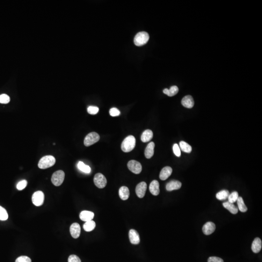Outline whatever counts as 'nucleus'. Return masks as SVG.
Masks as SVG:
<instances>
[{
  "label": "nucleus",
  "instance_id": "f257e3e1",
  "mask_svg": "<svg viewBox=\"0 0 262 262\" xmlns=\"http://www.w3.org/2000/svg\"><path fill=\"white\" fill-rule=\"evenodd\" d=\"M136 138L134 136H129L122 142L121 146V150L125 152L132 151L136 146Z\"/></svg>",
  "mask_w": 262,
  "mask_h": 262
},
{
  "label": "nucleus",
  "instance_id": "f03ea898",
  "mask_svg": "<svg viewBox=\"0 0 262 262\" xmlns=\"http://www.w3.org/2000/svg\"><path fill=\"white\" fill-rule=\"evenodd\" d=\"M55 158L52 155H46L41 158L39 161L38 166L41 169H46L53 166L55 163Z\"/></svg>",
  "mask_w": 262,
  "mask_h": 262
},
{
  "label": "nucleus",
  "instance_id": "7ed1b4c3",
  "mask_svg": "<svg viewBox=\"0 0 262 262\" xmlns=\"http://www.w3.org/2000/svg\"><path fill=\"white\" fill-rule=\"evenodd\" d=\"M149 37L148 33L141 32L138 33L134 38V43L137 46H141L148 42Z\"/></svg>",
  "mask_w": 262,
  "mask_h": 262
},
{
  "label": "nucleus",
  "instance_id": "20e7f679",
  "mask_svg": "<svg viewBox=\"0 0 262 262\" xmlns=\"http://www.w3.org/2000/svg\"><path fill=\"white\" fill-rule=\"evenodd\" d=\"M65 179V173L63 171H56L53 174L51 178L52 183L54 186L58 187L61 185Z\"/></svg>",
  "mask_w": 262,
  "mask_h": 262
},
{
  "label": "nucleus",
  "instance_id": "39448f33",
  "mask_svg": "<svg viewBox=\"0 0 262 262\" xmlns=\"http://www.w3.org/2000/svg\"><path fill=\"white\" fill-rule=\"evenodd\" d=\"M100 138V137L98 134L96 132H92L85 136L84 139V145L86 147H89L98 141Z\"/></svg>",
  "mask_w": 262,
  "mask_h": 262
},
{
  "label": "nucleus",
  "instance_id": "423d86ee",
  "mask_svg": "<svg viewBox=\"0 0 262 262\" xmlns=\"http://www.w3.org/2000/svg\"><path fill=\"white\" fill-rule=\"evenodd\" d=\"M33 203L37 206L43 204L44 201V194L41 191H38L33 193L32 198Z\"/></svg>",
  "mask_w": 262,
  "mask_h": 262
},
{
  "label": "nucleus",
  "instance_id": "0eeeda50",
  "mask_svg": "<svg viewBox=\"0 0 262 262\" xmlns=\"http://www.w3.org/2000/svg\"><path fill=\"white\" fill-rule=\"evenodd\" d=\"M94 182L97 188H103L106 186L107 180L104 175L98 173L94 176Z\"/></svg>",
  "mask_w": 262,
  "mask_h": 262
},
{
  "label": "nucleus",
  "instance_id": "6e6552de",
  "mask_svg": "<svg viewBox=\"0 0 262 262\" xmlns=\"http://www.w3.org/2000/svg\"><path fill=\"white\" fill-rule=\"evenodd\" d=\"M128 167L131 172L136 174L140 173L142 171L141 165L139 162L135 160H131L127 164Z\"/></svg>",
  "mask_w": 262,
  "mask_h": 262
},
{
  "label": "nucleus",
  "instance_id": "1a4fd4ad",
  "mask_svg": "<svg viewBox=\"0 0 262 262\" xmlns=\"http://www.w3.org/2000/svg\"><path fill=\"white\" fill-rule=\"evenodd\" d=\"M147 188V183L144 182H142L137 184L136 187V192L138 198H143L145 196Z\"/></svg>",
  "mask_w": 262,
  "mask_h": 262
},
{
  "label": "nucleus",
  "instance_id": "9d476101",
  "mask_svg": "<svg viewBox=\"0 0 262 262\" xmlns=\"http://www.w3.org/2000/svg\"><path fill=\"white\" fill-rule=\"evenodd\" d=\"M70 233L74 239H77L81 234V227L77 223H74L70 227Z\"/></svg>",
  "mask_w": 262,
  "mask_h": 262
},
{
  "label": "nucleus",
  "instance_id": "9b49d317",
  "mask_svg": "<svg viewBox=\"0 0 262 262\" xmlns=\"http://www.w3.org/2000/svg\"><path fill=\"white\" fill-rule=\"evenodd\" d=\"M130 241L132 244L137 245L140 243V237L137 231L134 229L130 230L129 233Z\"/></svg>",
  "mask_w": 262,
  "mask_h": 262
},
{
  "label": "nucleus",
  "instance_id": "f8f14e48",
  "mask_svg": "<svg viewBox=\"0 0 262 262\" xmlns=\"http://www.w3.org/2000/svg\"><path fill=\"white\" fill-rule=\"evenodd\" d=\"M216 225L212 222H208L204 225L203 228V233L205 235H210L215 232Z\"/></svg>",
  "mask_w": 262,
  "mask_h": 262
},
{
  "label": "nucleus",
  "instance_id": "ddd939ff",
  "mask_svg": "<svg viewBox=\"0 0 262 262\" xmlns=\"http://www.w3.org/2000/svg\"><path fill=\"white\" fill-rule=\"evenodd\" d=\"M182 187V183L180 181L172 180L169 182L166 185V189L167 191H172L174 190H178Z\"/></svg>",
  "mask_w": 262,
  "mask_h": 262
},
{
  "label": "nucleus",
  "instance_id": "4468645a",
  "mask_svg": "<svg viewBox=\"0 0 262 262\" xmlns=\"http://www.w3.org/2000/svg\"><path fill=\"white\" fill-rule=\"evenodd\" d=\"M182 105L186 108H191L194 106V100L193 97L190 95H187L182 98Z\"/></svg>",
  "mask_w": 262,
  "mask_h": 262
},
{
  "label": "nucleus",
  "instance_id": "2eb2a0df",
  "mask_svg": "<svg viewBox=\"0 0 262 262\" xmlns=\"http://www.w3.org/2000/svg\"><path fill=\"white\" fill-rule=\"evenodd\" d=\"M172 172V169L170 167H166L161 170L160 173V179L161 180H166L169 176H171Z\"/></svg>",
  "mask_w": 262,
  "mask_h": 262
},
{
  "label": "nucleus",
  "instance_id": "dca6fc26",
  "mask_svg": "<svg viewBox=\"0 0 262 262\" xmlns=\"http://www.w3.org/2000/svg\"><path fill=\"white\" fill-rule=\"evenodd\" d=\"M94 217V213L92 212L83 211L80 214V218L82 221H89L92 220Z\"/></svg>",
  "mask_w": 262,
  "mask_h": 262
},
{
  "label": "nucleus",
  "instance_id": "f3484780",
  "mask_svg": "<svg viewBox=\"0 0 262 262\" xmlns=\"http://www.w3.org/2000/svg\"><path fill=\"white\" fill-rule=\"evenodd\" d=\"M150 191L154 196L158 195L160 193L159 183L157 180H153L150 183Z\"/></svg>",
  "mask_w": 262,
  "mask_h": 262
},
{
  "label": "nucleus",
  "instance_id": "a211bd4d",
  "mask_svg": "<svg viewBox=\"0 0 262 262\" xmlns=\"http://www.w3.org/2000/svg\"><path fill=\"white\" fill-rule=\"evenodd\" d=\"M262 247V241L258 237H256L252 242L251 249L254 253H258L261 250Z\"/></svg>",
  "mask_w": 262,
  "mask_h": 262
},
{
  "label": "nucleus",
  "instance_id": "6ab92c4d",
  "mask_svg": "<svg viewBox=\"0 0 262 262\" xmlns=\"http://www.w3.org/2000/svg\"><path fill=\"white\" fill-rule=\"evenodd\" d=\"M155 147V144L153 142H151L149 143L146 148L145 151V155L147 159H150L152 157L154 154V149Z\"/></svg>",
  "mask_w": 262,
  "mask_h": 262
},
{
  "label": "nucleus",
  "instance_id": "aec40b11",
  "mask_svg": "<svg viewBox=\"0 0 262 262\" xmlns=\"http://www.w3.org/2000/svg\"><path fill=\"white\" fill-rule=\"evenodd\" d=\"M119 196L121 200L125 201L128 199L130 196V191L127 187H121L119 189Z\"/></svg>",
  "mask_w": 262,
  "mask_h": 262
},
{
  "label": "nucleus",
  "instance_id": "412c9836",
  "mask_svg": "<svg viewBox=\"0 0 262 262\" xmlns=\"http://www.w3.org/2000/svg\"><path fill=\"white\" fill-rule=\"evenodd\" d=\"M153 137V133L151 130H146L142 134L141 139L143 142L150 141Z\"/></svg>",
  "mask_w": 262,
  "mask_h": 262
},
{
  "label": "nucleus",
  "instance_id": "4be33fe9",
  "mask_svg": "<svg viewBox=\"0 0 262 262\" xmlns=\"http://www.w3.org/2000/svg\"><path fill=\"white\" fill-rule=\"evenodd\" d=\"M223 206L233 214H236L239 212L238 208L234 204V203L230 202H227L223 203Z\"/></svg>",
  "mask_w": 262,
  "mask_h": 262
},
{
  "label": "nucleus",
  "instance_id": "5701e85b",
  "mask_svg": "<svg viewBox=\"0 0 262 262\" xmlns=\"http://www.w3.org/2000/svg\"><path fill=\"white\" fill-rule=\"evenodd\" d=\"M179 89L176 85L172 86L169 89H165L163 90L164 94H166L169 97H172L178 93Z\"/></svg>",
  "mask_w": 262,
  "mask_h": 262
},
{
  "label": "nucleus",
  "instance_id": "b1692460",
  "mask_svg": "<svg viewBox=\"0 0 262 262\" xmlns=\"http://www.w3.org/2000/svg\"><path fill=\"white\" fill-rule=\"evenodd\" d=\"M96 223L93 220L86 221L83 225L84 229L86 232H91L95 229Z\"/></svg>",
  "mask_w": 262,
  "mask_h": 262
},
{
  "label": "nucleus",
  "instance_id": "393cba45",
  "mask_svg": "<svg viewBox=\"0 0 262 262\" xmlns=\"http://www.w3.org/2000/svg\"><path fill=\"white\" fill-rule=\"evenodd\" d=\"M236 202H237L238 208H239L238 209L241 212L244 213L247 211L248 208L245 205L244 200L242 198L239 197Z\"/></svg>",
  "mask_w": 262,
  "mask_h": 262
},
{
  "label": "nucleus",
  "instance_id": "a878e982",
  "mask_svg": "<svg viewBox=\"0 0 262 262\" xmlns=\"http://www.w3.org/2000/svg\"><path fill=\"white\" fill-rule=\"evenodd\" d=\"M180 148L182 151L187 153H189L192 151V147L186 142L182 141L180 142Z\"/></svg>",
  "mask_w": 262,
  "mask_h": 262
},
{
  "label": "nucleus",
  "instance_id": "bb28decb",
  "mask_svg": "<svg viewBox=\"0 0 262 262\" xmlns=\"http://www.w3.org/2000/svg\"><path fill=\"white\" fill-rule=\"evenodd\" d=\"M229 195V191L227 190H223L218 192L216 195L217 199L220 201L225 200L228 197Z\"/></svg>",
  "mask_w": 262,
  "mask_h": 262
},
{
  "label": "nucleus",
  "instance_id": "cd10ccee",
  "mask_svg": "<svg viewBox=\"0 0 262 262\" xmlns=\"http://www.w3.org/2000/svg\"><path fill=\"white\" fill-rule=\"evenodd\" d=\"M77 167L79 170L82 171V172L86 173H90V172L91 168L90 167L85 165L83 162L79 161L78 163Z\"/></svg>",
  "mask_w": 262,
  "mask_h": 262
},
{
  "label": "nucleus",
  "instance_id": "c85d7f7f",
  "mask_svg": "<svg viewBox=\"0 0 262 262\" xmlns=\"http://www.w3.org/2000/svg\"><path fill=\"white\" fill-rule=\"evenodd\" d=\"M239 196V193L236 191L232 192L230 195H229V196L228 197V201L230 203H234L237 201V199Z\"/></svg>",
  "mask_w": 262,
  "mask_h": 262
},
{
  "label": "nucleus",
  "instance_id": "c756f323",
  "mask_svg": "<svg viewBox=\"0 0 262 262\" xmlns=\"http://www.w3.org/2000/svg\"><path fill=\"white\" fill-rule=\"evenodd\" d=\"M8 218V212L3 207L0 206V220L4 221Z\"/></svg>",
  "mask_w": 262,
  "mask_h": 262
},
{
  "label": "nucleus",
  "instance_id": "7c9ffc66",
  "mask_svg": "<svg viewBox=\"0 0 262 262\" xmlns=\"http://www.w3.org/2000/svg\"><path fill=\"white\" fill-rule=\"evenodd\" d=\"M10 100V97L7 94H3L0 95V103L7 104L9 103Z\"/></svg>",
  "mask_w": 262,
  "mask_h": 262
},
{
  "label": "nucleus",
  "instance_id": "2f4dec72",
  "mask_svg": "<svg viewBox=\"0 0 262 262\" xmlns=\"http://www.w3.org/2000/svg\"><path fill=\"white\" fill-rule=\"evenodd\" d=\"M99 111V109L97 106H90L87 108V112L91 115L97 114L98 113Z\"/></svg>",
  "mask_w": 262,
  "mask_h": 262
},
{
  "label": "nucleus",
  "instance_id": "473e14b6",
  "mask_svg": "<svg viewBox=\"0 0 262 262\" xmlns=\"http://www.w3.org/2000/svg\"><path fill=\"white\" fill-rule=\"evenodd\" d=\"M27 184V181L25 180L21 181L18 183L17 185V188L18 190H23V189L26 188Z\"/></svg>",
  "mask_w": 262,
  "mask_h": 262
},
{
  "label": "nucleus",
  "instance_id": "72a5a7b5",
  "mask_svg": "<svg viewBox=\"0 0 262 262\" xmlns=\"http://www.w3.org/2000/svg\"><path fill=\"white\" fill-rule=\"evenodd\" d=\"M173 152L175 155L177 156V157H180L181 154L180 148L177 144H174L173 146Z\"/></svg>",
  "mask_w": 262,
  "mask_h": 262
},
{
  "label": "nucleus",
  "instance_id": "f704fd0d",
  "mask_svg": "<svg viewBox=\"0 0 262 262\" xmlns=\"http://www.w3.org/2000/svg\"><path fill=\"white\" fill-rule=\"evenodd\" d=\"M15 262H32L31 259L26 256H21L16 260Z\"/></svg>",
  "mask_w": 262,
  "mask_h": 262
},
{
  "label": "nucleus",
  "instance_id": "c9c22d12",
  "mask_svg": "<svg viewBox=\"0 0 262 262\" xmlns=\"http://www.w3.org/2000/svg\"><path fill=\"white\" fill-rule=\"evenodd\" d=\"M109 113L112 116H119L121 114V112H120V110L117 108H111L109 111Z\"/></svg>",
  "mask_w": 262,
  "mask_h": 262
},
{
  "label": "nucleus",
  "instance_id": "e433bc0d",
  "mask_svg": "<svg viewBox=\"0 0 262 262\" xmlns=\"http://www.w3.org/2000/svg\"><path fill=\"white\" fill-rule=\"evenodd\" d=\"M68 262H81V261L77 256L71 255L68 258Z\"/></svg>",
  "mask_w": 262,
  "mask_h": 262
},
{
  "label": "nucleus",
  "instance_id": "4c0bfd02",
  "mask_svg": "<svg viewBox=\"0 0 262 262\" xmlns=\"http://www.w3.org/2000/svg\"><path fill=\"white\" fill-rule=\"evenodd\" d=\"M208 262H224V261L219 257L212 256L210 257L209 258H208Z\"/></svg>",
  "mask_w": 262,
  "mask_h": 262
}]
</instances>
